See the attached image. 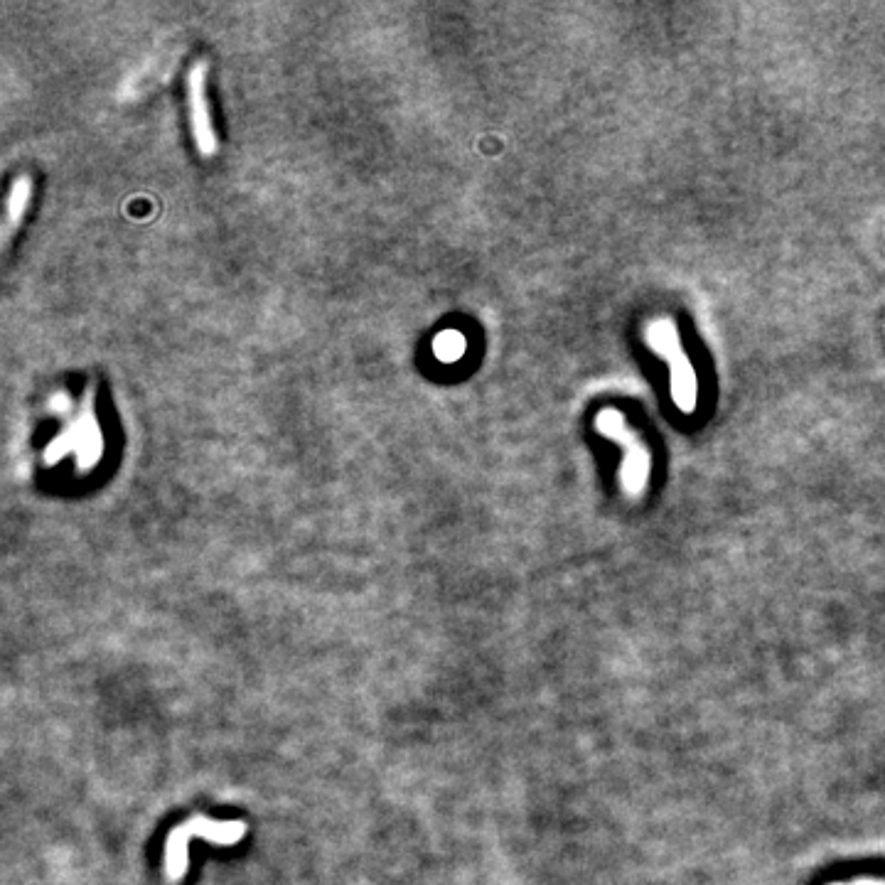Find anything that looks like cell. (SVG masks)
<instances>
[{
    "instance_id": "3",
    "label": "cell",
    "mask_w": 885,
    "mask_h": 885,
    "mask_svg": "<svg viewBox=\"0 0 885 885\" xmlns=\"http://www.w3.org/2000/svg\"><path fill=\"white\" fill-rule=\"evenodd\" d=\"M246 836L244 822H214L207 817H192L177 824L165 841V876L170 883H180L187 873V846L192 839H207L212 844L234 846Z\"/></svg>"
},
{
    "instance_id": "6",
    "label": "cell",
    "mask_w": 885,
    "mask_h": 885,
    "mask_svg": "<svg viewBox=\"0 0 885 885\" xmlns=\"http://www.w3.org/2000/svg\"><path fill=\"white\" fill-rule=\"evenodd\" d=\"M30 205V177L28 175H20L18 180L13 182L10 187V197H8V229L5 234H10V229L18 227L25 217V209Z\"/></svg>"
},
{
    "instance_id": "5",
    "label": "cell",
    "mask_w": 885,
    "mask_h": 885,
    "mask_svg": "<svg viewBox=\"0 0 885 885\" xmlns=\"http://www.w3.org/2000/svg\"><path fill=\"white\" fill-rule=\"evenodd\" d=\"M187 106H190V123H192V136H195V146L200 148L202 155H214L217 153V133L212 128V118H209V104H207V64L197 62L190 69V77H187Z\"/></svg>"
},
{
    "instance_id": "7",
    "label": "cell",
    "mask_w": 885,
    "mask_h": 885,
    "mask_svg": "<svg viewBox=\"0 0 885 885\" xmlns=\"http://www.w3.org/2000/svg\"><path fill=\"white\" fill-rule=\"evenodd\" d=\"M433 350H436L438 359H443V362H453V359H458L465 350L463 335H458V332H450V330L441 332V335L436 337V342H433Z\"/></svg>"
},
{
    "instance_id": "1",
    "label": "cell",
    "mask_w": 885,
    "mask_h": 885,
    "mask_svg": "<svg viewBox=\"0 0 885 885\" xmlns=\"http://www.w3.org/2000/svg\"><path fill=\"white\" fill-rule=\"evenodd\" d=\"M645 342L667 362L674 406L681 413H694L696 404H699V379H696L689 354L681 345L677 323L667 315L649 320L645 325Z\"/></svg>"
},
{
    "instance_id": "4",
    "label": "cell",
    "mask_w": 885,
    "mask_h": 885,
    "mask_svg": "<svg viewBox=\"0 0 885 885\" xmlns=\"http://www.w3.org/2000/svg\"><path fill=\"white\" fill-rule=\"evenodd\" d=\"M101 431L94 421V409H91V399H87V406H84V413L79 421H74L72 426L67 428L62 438H57L55 443L47 448V463H55L57 458L67 455L69 450L77 453V465L82 470H89L91 465H96V460L101 458Z\"/></svg>"
},
{
    "instance_id": "2",
    "label": "cell",
    "mask_w": 885,
    "mask_h": 885,
    "mask_svg": "<svg viewBox=\"0 0 885 885\" xmlns=\"http://www.w3.org/2000/svg\"><path fill=\"white\" fill-rule=\"evenodd\" d=\"M595 428L608 441L618 443L625 450L620 465L622 492H625L627 500H640L649 485V477H652V453H649L647 443L642 441L635 428L627 426L622 413L615 409L600 411L598 418H595Z\"/></svg>"
}]
</instances>
